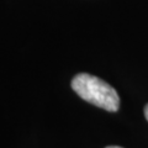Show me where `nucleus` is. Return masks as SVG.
I'll list each match as a JSON object with an SVG mask.
<instances>
[{
	"label": "nucleus",
	"mask_w": 148,
	"mask_h": 148,
	"mask_svg": "<svg viewBox=\"0 0 148 148\" xmlns=\"http://www.w3.org/2000/svg\"><path fill=\"white\" fill-rule=\"evenodd\" d=\"M72 89L83 100L110 112L120 108V96L110 84L88 73L77 74L72 80Z\"/></svg>",
	"instance_id": "obj_1"
},
{
	"label": "nucleus",
	"mask_w": 148,
	"mask_h": 148,
	"mask_svg": "<svg viewBox=\"0 0 148 148\" xmlns=\"http://www.w3.org/2000/svg\"><path fill=\"white\" fill-rule=\"evenodd\" d=\"M145 116L147 119V121H148V104L145 106Z\"/></svg>",
	"instance_id": "obj_2"
},
{
	"label": "nucleus",
	"mask_w": 148,
	"mask_h": 148,
	"mask_svg": "<svg viewBox=\"0 0 148 148\" xmlns=\"http://www.w3.org/2000/svg\"><path fill=\"white\" fill-rule=\"evenodd\" d=\"M106 148H122V147H117V146H109V147H106Z\"/></svg>",
	"instance_id": "obj_3"
}]
</instances>
